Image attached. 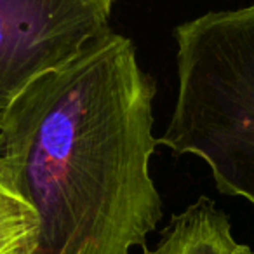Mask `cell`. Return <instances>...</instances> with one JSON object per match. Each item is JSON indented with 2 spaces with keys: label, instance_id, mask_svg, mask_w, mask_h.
<instances>
[{
  "label": "cell",
  "instance_id": "5b68a950",
  "mask_svg": "<svg viewBox=\"0 0 254 254\" xmlns=\"http://www.w3.org/2000/svg\"><path fill=\"white\" fill-rule=\"evenodd\" d=\"M40 221L0 159V254H37Z\"/></svg>",
  "mask_w": 254,
  "mask_h": 254
},
{
  "label": "cell",
  "instance_id": "8992f818",
  "mask_svg": "<svg viewBox=\"0 0 254 254\" xmlns=\"http://www.w3.org/2000/svg\"><path fill=\"white\" fill-rule=\"evenodd\" d=\"M239 254H254V251L251 249L249 246H246V244H242V247H240V253Z\"/></svg>",
  "mask_w": 254,
  "mask_h": 254
},
{
  "label": "cell",
  "instance_id": "3957f363",
  "mask_svg": "<svg viewBox=\"0 0 254 254\" xmlns=\"http://www.w3.org/2000/svg\"><path fill=\"white\" fill-rule=\"evenodd\" d=\"M115 0H0V124L40 75L110 28Z\"/></svg>",
  "mask_w": 254,
  "mask_h": 254
},
{
  "label": "cell",
  "instance_id": "7a4b0ae2",
  "mask_svg": "<svg viewBox=\"0 0 254 254\" xmlns=\"http://www.w3.org/2000/svg\"><path fill=\"white\" fill-rule=\"evenodd\" d=\"M178 94L157 145L209 166L223 195L254 207V5L176 28Z\"/></svg>",
  "mask_w": 254,
  "mask_h": 254
},
{
  "label": "cell",
  "instance_id": "277c9868",
  "mask_svg": "<svg viewBox=\"0 0 254 254\" xmlns=\"http://www.w3.org/2000/svg\"><path fill=\"white\" fill-rule=\"evenodd\" d=\"M240 247L228 216L207 197H200L173 216L159 244L143 254H239Z\"/></svg>",
  "mask_w": 254,
  "mask_h": 254
},
{
  "label": "cell",
  "instance_id": "6da1fadb",
  "mask_svg": "<svg viewBox=\"0 0 254 254\" xmlns=\"http://www.w3.org/2000/svg\"><path fill=\"white\" fill-rule=\"evenodd\" d=\"M157 85L106 30L40 75L0 124V159L39 214L37 254H131L162 219L150 176Z\"/></svg>",
  "mask_w": 254,
  "mask_h": 254
}]
</instances>
